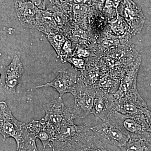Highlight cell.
<instances>
[{"mask_svg":"<svg viewBox=\"0 0 151 151\" xmlns=\"http://www.w3.org/2000/svg\"><path fill=\"white\" fill-rule=\"evenodd\" d=\"M109 118L128 135L130 139L148 140L150 127L144 113L131 115L114 111Z\"/></svg>","mask_w":151,"mask_h":151,"instance_id":"6da1fadb","label":"cell"},{"mask_svg":"<svg viewBox=\"0 0 151 151\" xmlns=\"http://www.w3.org/2000/svg\"><path fill=\"white\" fill-rule=\"evenodd\" d=\"M74 105L72 112L74 119H84L91 113L96 88L86 83L81 77L78 78L77 84L73 93Z\"/></svg>","mask_w":151,"mask_h":151,"instance_id":"7a4b0ae2","label":"cell"},{"mask_svg":"<svg viewBox=\"0 0 151 151\" xmlns=\"http://www.w3.org/2000/svg\"><path fill=\"white\" fill-rule=\"evenodd\" d=\"M28 132L27 125L17 120L6 102L0 103V133L3 140L8 138L14 139L17 145L21 142Z\"/></svg>","mask_w":151,"mask_h":151,"instance_id":"3957f363","label":"cell"},{"mask_svg":"<svg viewBox=\"0 0 151 151\" xmlns=\"http://www.w3.org/2000/svg\"><path fill=\"white\" fill-rule=\"evenodd\" d=\"M53 127L54 133L51 149L53 151H61L70 147L88 126L87 124L77 126L74 122H70Z\"/></svg>","mask_w":151,"mask_h":151,"instance_id":"277c9868","label":"cell"},{"mask_svg":"<svg viewBox=\"0 0 151 151\" xmlns=\"http://www.w3.org/2000/svg\"><path fill=\"white\" fill-rule=\"evenodd\" d=\"M99 122L90 129L107 145L116 147L120 150L129 141V137L110 118Z\"/></svg>","mask_w":151,"mask_h":151,"instance_id":"5b68a950","label":"cell"},{"mask_svg":"<svg viewBox=\"0 0 151 151\" xmlns=\"http://www.w3.org/2000/svg\"><path fill=\"white\" fill-rule=\"evenodd\" d=\"M45 112V119L52 126L66 123L74 122L72 108L64 105L62 97H59L43 106Z\"/></svg>","mask_w":151,"mask_h":151,"instance_id":"8992f818","label":"cell"},{"mask_svg":"<svg viewBox=\"0 0 151 151\" xmlns=\"http://www.w3.org/2000/svg\"><path fill=\"white\" fill-rule=\"evenodd\" d=\"M119 13L129 25L134 35L140 33L146 19L137 4L132 0H123L119 6Z\"/></svg>","mask_w":151,"mask_h":151,"instance_id":"52a82bcc","label":"cell"},{"mask_svg":"<svg viewBox=\"0 0 151 151\" xmlns=\"http://www.w3.org/2000/svg\"><path fill=\"white\" fill-rule=\"evenodd\" d=\"M76 71L77 70L73 66L68 69H60L58 75L53 80L43 85H38L36 88L39 89L47 86L52 87L59 93V97H63L65 93L72 94L78 80Z\"/></svg>","mask_w":151,"mask_h":151,"instance_id":"ba28073f","label":"cell"},{"mask_svg":"<svg viewBox=\"0 0 151 151\" xmlns=\"http://www.w3.org/2000/svg\"><path fill=\"white\" fill-rule=\"evenodd\" d=\"M141 62V57L129 68L121 80L119 89L113 94L115 98H127L140 95L137 86V79Z\"/></svg>","mask_w":151,"mask_h":151,"instance_id":"9c48e42d","label":"cell"},{"mask_svg":"<svg viewBox=\"0 0 151 151\" xmlns=\"http://www.w3.org/2000/svg\"><path fill=\"white\" fill-rule=\"evenodd\" d=\"M106 145L88 127L68 149L69 151H108Z\"/></svg>","mask_w":151,"mask_h":151,"instance_id":"30bf717a","label":"cell"},{"mask_svg":"<svg viewBox=\"0 0 151 151\" xmlns=\"http://www.w3.org/2000/svg\"><path fill=\"white\" fill-rule=\"evenodd\" d=\"M24 72V68L20 53L16 52L10 63L5 68L4 90L7 94H13L16 93Z\"/></svg>","mask_w":151,"mask_h":151,"instance_id":"8fae6325","label":"cell"},{"mask_svg":"<svg viewBox=\"0 0 151 151\" xmlns=\"http://www.w3.org/2000/svg\"><path fill=\"white\" fill-rule=\"evenodd\" d=\"M96 88V87H95ZM113 94H108L98 88H96V94L91 113L98 122L109 119L114 110Z\"/></svg>","mask_w":151,"mask_h":151,"instance_id":"7c38bea8","label":"cell"},{"mask_svg":"<svg viewBox=\"0 0 151 151\" xmlns=\"http://www.w3.org/2000/svg\"><path fill=\"white\" fill-rule=\"evenodd\" d=\"M27 129L29 134L41 141L43 146L42 151H45L47 146L52 148L54 128L52 125L49 124L44 117L39 121L33 120L30 122L27 125Z\"/></svg>","mask_w":151,"mask_h":151,"instance_id":"4fadbf2b","label":"cell"},{"mask_svg":"<svg viewBox=\"0 0 151 151\" xmlns=\"http://www.w3.org/2000/svg\"><path fill=\"white\" fill-rule=\"evenodd\" d=\"M19 21L25 27L35 28L40 10L29 0H14Z\"/></svg>","mask_w":151,"mask_h":151,"instance_id":"5bb4252c","label":"cell"},{"mask_svg":"<svg viewBox=\"0 0 151 151\" xmlns=\"http://www.w3.org/2000/svg\"><path fill=\"white\" fill-rule=\"evenodd\" d=\"M35 28L45 35L59 32L60 28L53 18L52 13L47 10L40 11Z\"/></svg>","mask_w":151,"mask_h":151,"instance_id":"9a60e30c","label":"cell"},{"mask_svg":"<svg viewBox=\"0 0 151 151\" xmlns=\"http://www.w3.org/2000/svg\"><path fill=\"white\" fill-rule=\"evenodd\" d=\"M108 27L115 35L123 40H130L134 35L129 25L119 13L111 19Z\"/></svg>","mask_w":151,"mask_h":151,"instance_id":"2e32d148","label":"cell"},{"mask_svg":"<svg viewBox=\"0 0 151 151\" xmlns=\"http://www.w3.org/2000/svg\"><path fill=\"white\" fill-rule=\"evenodd\" d=\"M72 11L75 22L80 24L85 29L86 19L92 15L95 10L93 9L88 4H74L72 6Z\"/></svg>","mask_w":151,"mask_h":151,"instance_id":"e0dca14e","label":"cell"},{"mask_svg":"<svg viewBox=\"0 0 151 151\" xmlns=\"http://www.w3.org/2000/svg\"><path fill=\"white\" fill-rule=\"evenodd\" d=\"M114 110L122 114L131 115H138L142 114L145 110H143L134 103L127 101L116 100L114 98Z\"/></svg>","mask_w":151,"mask_h":151,"instance_id":"ac0fdd59","label":"cell"},{"mask_svg":"<svg viewBox=\"0 0 151 151\" xmlns=\"http://www.w3.org/2000/svg\"><path fill=\"white\" fill-rule=\"evenodd\" d=\"M120 151H151V145L142 139H130Z\"/></svg>","mask_w":151,"mask_h":151,"instance_id":"d6986e66","label":"cell"},{"mask_svg":"<svg viewBox=\"0 0 151 151\" xmlns=\"http://www.w3.org/2000/svg\"><path fill=\"white\" fill-rule=\"evenodd\" d=\"M49 42L56 52L58 58L61 57V51L64 43L66 41L67 38L60 33H57L53 34L46 36Z\"/></svg>","mask_w":151,"mask_h":151,"instance_id":"ffe728a7","label":"cell"},{"mask_svg":"<svg viewBox=\"0 0 151 151\" xmlns=\"http://www.w3.org/2000/svg\"><path fill=\"white\" fill-rule=\"evenodd\" d=\"M123 0H106L103 11L109 20L115 17L119 14V6Z\"/></svg>","mask_w":151,"mask_h":151,"instance_id":"44dd1931","label":"cell"},{"mask_svg":"<svg viewBox=\"0 0 151 151\" xmlns=\"http://www.w3.org/2000/svg\"><path fill=\"white\" fill-rule=\"evenodd\" d=\"M74 43L70 40L67 38L63 47L61 53V57L60 60L61 62L64 63L65 60L70 57L73 56V52L76 47Z\"/></svg>","mask_w":151,"mask_h":151,"instance_id":"7402d4cb","label":"cell"},{"mask_svg":"<svg viewBox=\"0 0 151 151\" xmlns=\"http://www.w3.org/2000/svg\"><path fill=\"white\" fill-rule=\"evenodd\" d=\"M87 60L79 58L75 56H71L65 60V63L68 62L72 65L77 71H81L82 73L86 68Z\"/></svg>","mask_w":151,"mask_h":151,"instance_id":"603a6c76","label":"cell"},{"mask_svg":"<svg viewBox=\"0 0 151 151\" xmlns=\"http://www.w3.org/2000/svg\"><path fill=\"white\" fill-rule=\"evenodd\" d=\"M92 55L91 50L89 49V48L86 47L77 45L76 47L73 56L88 59L90 58L89 57H91Z\"/></svg>","mask_w":151,"mask_h":151,"instance_id":"cb8c5ba5","label":"cell"},{"mask_svg":"<svg viewBox=\"0 0 151 151\" xmlns=\"http://www.w3.org/2000/svg\"><path fill=\"white\" fill-rule=\"evenodd\" d=\"M52 14L55 21L56 22L59 28H62V27H65V25L67 24L68 22V19L67 17L65 16V15L64 13L58 11L53 12Z\"/></svg>","mask_w":151,"mask_h":151,"instance_id":"d4e9b609","label":"cell"},{"mask_svg":"<svg viewBox=\"0 0 151 151\" xmlns=\"http://www.w3.org/2000/svg\"><path fill=\"white\" fill-rule=\"evenodd\" d=\"M106 0H90L88 4L94 10L102 12L105 7Z\"/></svg>","mask_w":151,"mask_h":151,"instance_id":"484cf974","label":"cell"},{"mask_svg":"<svg viewBox=\"0 0 151 151\" xmlns=\"http://www.w3.org/2000/svg\"><path fill=\"white\" fill-rule=\"evenodd\" d=\"M30 1L41 10H46L47 0H29Z\"/></svg>","mask_w":151,"mask_h":151,"instance_id":"4316f807","label":"cell"},{"mask_svg":"<svg viewBox=\"0 0 151 151\" xmlns=\"http://www.w3.org/2000/svg\"><path fill=\"white\" fill-rule=\"evenodd\" d=\"M74 4H88L90 0H72Z\"/></svg>","mask_w":151,"mask_h":151,"instance_id":"83f0119b","label":"cell"},{"mask_svg":"<svg viewBox=\"0 0 151 151\" xmlns=\"http://www.w3.org/2000/svg\"></svg>","mask_w":151,"mask_h":151,"instance_id":"f1b7e54d","label":"cell"}]
</instances>
